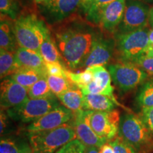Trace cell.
Here are the masks:
<instances>
[{
  "mask_svg": "<svg viewBox=\"0 0 153 153\" xmlns=\"http://www.w3.org/2000/svg\"><path fill=\"white\" fill-rule=\"evenodd\" d=\"M97 35L92 28L81 23H73L56 32L57 47L70 70L83 67Z\"/></svg>",
  "mask_w": 153,
  "mask_h": 153,
  "instance_id": "cell-1",
  "label": "cell"
},
{
  "mask_svg": "<svg viewBox=\"0 0 153 153\" xmlns=\"http://www.w3.org/2000/svg\"><path fill=\"white\" fill-rule=\"evenodd\" d=\"M118 135L138 153H145L153 146V135L141 116L126 113L120 118Z\"/></svg>",
  "mask_w": 153,
  "mask_h": 153,
  "instance_id": "cell-2",
  "label": "cell"
},
{
  "mask_svg": "<svg viewBox=\"0 0 153 153\" xmlns=\"http://www.w3.org/2000/svg\"><path fill=\"white\" fill-rule=\"evenodd\" d=\"M76 138L73 126L69 123L51 131L28 134L32 153H56L64 145Z\"/></svg>",
  "mask_w": 153,
  "mask_h": 153,
  "instance_id": "cell-3",
  "label": "cell"
},
{
  "mask_svg": "<svg viewBox=\"0 0 153 153\" xmlns=\"http://www.w3.org/2000/svg\"><path fill=\"white\" fill-rule=\"evenodd\" d=\"M14 30L19 47L40 54V47L49 30L42 21L34 15L19 17L14 23Z\"/></svg>",
  "mask_w": 153,
  "mask_h": 153,
  "instance_id": "cell-4",
  "label": "cell"
},
{
  "mask_svg": "<svg viewBox=\"0 0 153 153\" xmlns=\"http://www.w3.org/2000/svg\"><path fill=\"white\" fill-rule=\"evenodd\" d=\"M150 29L134 30L116 36V48L120 62L134 63L149 48Z\"/></svg>",
  "mask_w": 153,
  "mask_h": 153,
  "instance_id": "cell-5",
  "label": "cell"
},
{
  "mask_svg": "<svg viewBox=\"0 0 153 153\" xmlns=\"http://www.w3.org/2000/svg\"><path fill=\"white\" fill-rule=\"evenodd\" d=\"M107 70L115 85L123 92H127L142 85L148 74L136 65L131 62H117L108 65Z\"/></svg>",
  "mask_w": 153,
  "mask_h": 153,
  "instance_id": "cell-6",
  "label": "cell"
},
{
  "mask_svg": "<svg viewBox=\"0 0 153 153\" xmlns=\"http://www.w3.org/2000/svg\"><path fill=\"white\" fill-rule=\"evenodd\" d=\"M86 112L89 125L98 136L108 141L117 136L120 121V113L118 110L109 111L86 110Z\"/></svg>",
  "mask_w": 153,
  "mask_h": 153,
  "instance_id": "cell-7",
  "label": "cell"
},
{
  "mask_svg": "<svg viewBox=\"0 0 153 153\" xmlns=\"http://www.w3.org/2000/svg\"><path fill=\"white\" fill-rule=\"evenodd\" d=\"M150 9L138 0H128L126 2L124 16L118 26V33L144 29L149 23Z\"/></svg>",
  "mask_w": 153,
  "mask_h": 153,
  "instance_id": "cell-8",
  "label": "cell"
},
{
  "mask_svg": "<svg viewBox=\"0 0 153 153\" xmlns=\"http://www.w3.org/2000/svg\"><path fill=\"white\" fill-rule=\"evenodd\" d=\"M59 106L58 101L55 97L45 99H29L18 109L8 110V113L24 123H32Z\"/></svg>",
  "mask_w": 153,
  "mask_h": 153,
  "instance_id": "cell-9",
  "label": "cell"
},
{
  "mask_svg": "<svg viewBox=\"0 0 153 153\" xmlns=\"http://www.w3.org/2000/svg\"><path fill=\"white\" fill-rule=\"evenodd\" d=\"M28 89L10 78L4 79L1 83V109L16 110L29 99Z\"/></svg>",
  "mask_w": 153,
  "mask_h": 153,
  "instance_id": "cell-10",
  "label": "cell"
},
{
  "mask_svg": "<svg viewBox=\"0 0 153 153\" xmlns=\"http://www.w3.org/2000/svg\"><path fill=\"white\" fill-rule=\"evenodd\" d=\"M74 117L71 111L65 106H59L38 120L32 122L26 128L28 133L51 131L68 123Z\"/></svg>",
  "mask_w": 153,
  "mask_h": 153,
  "instance_id": "cell-11",
  "label": "cell"
},
{
  "mask_svg": "<svg viewBox=\"0 0 153 153\" xmlns=\"http://www.w3.org/2000/svg\"><path fill=\"white\" fill-rule=\"evenodd\" d=\"M115 47L116 42L114 40L105 38L97 34L83 67L87 68L106 65L113 56Z\"/></svg>",
  "mask_w": 153,
  "mask_h": 153,
  "instance_id": "cell-12",
  "label": "cell"
},
{
  "mask_svg": "<svg viewBox=\"0 0 153 153\" xmlns=\"http://www.w3.org/2000/svg\"><path fill=\"white\" fill-rule=\"evenodd\" d=\"M72 120V126L75 131L76 138L79 140L86 147H97L100 148L107 140L101 138L93 131L88 122L86 110H81L74 113Z\"/></svg>",
  "mask_w": 153,
  "mask_h": 153,
  "instance_id": "cell-13",
  "label": "cell"
},
{
  "mask_svg": "<svg viewBox=\"0 0 153 153\" xmlns=\"http://www.w3.org/2000/svg\"><path fill=\"white\" fill-rule=\"evenodd\" d=\"M89 68L94 73V78L92 82L80 89L82 92L106 95L111 98L115 99L114 97V89L111 85V76L108 70L102 65L93 66Z\"/></svg>",
  "mask_w": 153,
  "mask_h": 153,
  "instance_id": "cell-14",
  "label": "cell"
},
{
  "mask_svg": "<svg viewBox=\"0 0 153 153\" xmlns=\"http://www.w3.org/2000/svg\"><path fill=\"white\" fill-rule=\"evenodd\" d=\"M126 6V0H116L103 10L99 24L107 31L112 32L119 26L123 20Z\"/></svg>",
  "mask_w": 153,
  "mask_h": 153,
  "instance_id": "cell-15",
  "label": "cell"
},
{
  "mask_svg": "<svg viewBox=\"0 0 153 153\" xmlns=\"http://www.w3.org/2000/svg\"><path fill=\"white\" fill-rule=\"evenodd\" d=\"M81 0H48L44 4L50 16L54 20H62L80 7Z\"/></svg>",
  "mask_w": 153,
  "mask_h": 153,
  "instance_id": "cell-16",
  "label": "cell"
},
{
  "mask_svg": "<svg viewBox=\"0 0 153 153\" xmlns=\"http://www.w3.org/2000/svg\"><path fill=\"white\" fill-rule=\"evenodd\" d=\"M15 55L19 69H32L46 72L45 62L39 53L24 48L19 47L15 52Z\"/></svg>",
  "mask_w": 153,
  "mask_h": 153,
  "instance_id": "cell-17",
  "label": "cell"
},
{
  "mask_svg": "<svg viewBox=\"0 0 153 153\" xmlns=\"http://www.w3.org/2000/svg\"><path fill=\"white\" fill-rule=\"evenodd\" d=\"M116 104L119 105L116 99L106 95L91 93L84 94L83 110L109 111L114 109Z\"/></svg>",
  "mask_w": 153,
  "mask_h": 153,
  "instance_id": "cell-18",
  "label": "cell"
},
{
  "mask_svg": "<svg viewBox=\"0 0 153 153\" xmlns=\"http://www.w3.org/2000/svg\"><path fill=\"white\" fill-rule=\"evenodd\" d=\"M57 98L60 99L63 106L73 114L83 110L84 93L79 87L71 88L57 96Z\"/></svg>",
  "mask_w": 153,
  "mask_h": 153,
  "instance_id": "cell-19",
  "label": "cell"
},
{
  "mask_svg": "<svg viewBox=\"0 0 153 153\" xmlns=\"http://www.w3.org/2000/svg\"><path fill=\"white\" fill-rule=\"evenodd\" d=\"M17 43L14 30V25L9 20L1 18L0 24V48L1 50L16 52Z\"/></svg>",
  "mask_w": 153,
  "mask_h": 153,
  "instance_id": "cell-20",
  "label": "cell"
},
{
  "mask_svg": "<svg viewBox=\"0 0 153 153\" xmlns=\"http://www.w3.org/2000/svg\"><path fill=\"white\" fill-rule=\"evenodd\" d=\"M46 75V72L32 69L22 68L19 69L18 71L11 75V79L28 89L41 77Z\"/></svg>",
  "mask_w": 153,
  "mask_h": 153,
  "instance_id": "cell-21",
  "label": "cell"
},
{
  "mask_svg": "<svg viewBox=\"0 0 153 153\" xmlns=\"http://www.w3.org/2000/svg\"><path fill=\"white\" fill-rule=\"evenodd\" d=\"M0 153H32L30 143L16 137H1Z\"/></svg>",
  "mask_w": 153,
  "mask_h": 153,
  "instance_id": "cell-22",
  "label": "cell"
},
{
  "mask_svg": "<svg viewBox=\"0 0 153 153\" xmlns=\"http://www.w3.org/2000/svg\"><path fill=\"white\" fill-rule=\"evenodd\" d=\"M40 54L45 62L61 63L62 57L48 32L40 47Z\"/></svg>",
  "mask_w": 153,
  "mask_h": 153,
  "instance_id": "cell-23",
  "label": "cell"
},
{
  "mask_svg": "<svg viewBox=\"0 0 153 153\" xmlns=\"http://www.w3.org/2000/svg\"><path fill=\"white\" fill-rule=\"evenodd\" d=\"M19 70L17 65L15 52L1 50L0 51V76L4 79L9 75H12Z\"/></svg>",
  "mask_w": 153,
  "mask_h": 153,
  "instance_id": "cell-24",
  "label": "cell"
},
{
  "mask_svg": "<svg viewBox=\"0 0 153 153\" xmlns=\"http://www.w3.org/2000/svg\"><path fill=\"white\" fill-rule=\"evenodd\" d=\"M136 102L142 108L153 107V77L140 86L136 95Z\"/></svg>",
  "mask_w": 153,
  "mask_h": 153,
  "instance_id": "cell-25",
  "label": "cell"
},
{
  "mask_svg": "<svg viewBox=\"0 0 153 153\" xmlns=\"http://www.w3.org/2000/svg\"><path fill=\"white\" fill-rule=\"evenodd\" d=\"M28 94L30 99H45L54 97L48 83L46 76H43L28 89Z\"/></svg>",
  "mask_w": 153,
  "mask_h": 153,
  "instance_id": "cell-26",
  "label": "cell"
},
{
  "mask_svg": "<svg viewBox=\"0 0 153 153\" xmlns=\"http://www.w3.org/2000/svg\"><path fill=\"white\" fill-rule=\"evenodd\" d=\"M46 79L51 91L57 97L68 91V89L76 87L71 81L65 77L47 74Z\"/></svg>",
  "mask_w": 153,
  "mask_h": 153,
  "instance_id": "cell-27",
  "label": "cell"
},
{
  "mask_svg": "<svg viewBox=\"0 0 153 153\" xmlns=\"http://www.w3.org/2000/svg\"><path fill=\"white\" fill-rule=\"evenodd\" d=\"M65 74L66 77L79 89H82L92 82L94 78V73L89 68H86L84 71L79 73L72 72L66 69Z\"/></svg>",
  "mask_w": 153,
  "mask_h": 153,
  "instance_id": "cell-28",
  "label": "cell"
},
{
  "mask_svg": "<svg viewBox=\"0 0 153 153\" xmlns=\"http://www.w3.org/2000/svg\"><path fill=\"white\" fill-rule=\"evenodd\" d=\"M116 0H94L86 13L87 19L95 24H99L101 13L105 7Z\"/></svg>",
  "mask_w": 153,
  "mask_h": 153,
  "instance_id": "cell-29",
  "label": "cell"
},
{
  "mask_svg": "<svg viewBox=\"0 0 153 153\" xmlns=\"http://www.w3.org/2000/svg\"><path fill=\"white\" fill-rule=\"evenodd\" d=\"M115 153H138L133 147L125 142L119 135L109 141Z\"/></svg>",
  "mask_w": 153,
  "mask_h": 153,
  "instance_id": "cell-30",
  "label": "cell"
},
{
  "mask_svg": "<svg viewBox=\"0 0 153 153\" xmlns=\"http://www.w3.org/2000/svg\"><path fill=\"white\" fill-rule=\"evenodd\" d=\"M87 147L77 138L61 148L56 153H86Z\"/></svg>",
  "mask_w": 153,
  "mask_h": 153,
  "instance_id": "cell-31",
  "label": "cell"
},
{
  "mask_svg": "<svg viewBox=\"0 0 153 153\" xmlns=\"http://www.w3.org/2000/svg\"><path fill=\"white\" fill-rule=\"evenodd\" d=\"M0 10L1 14L8 15L13 19H16L17 6L14 0H0Z\"/></svg>",
  "mask_w": 153,
  "mask_h": 153,
  "instance_id": "cell-32",
  "label": "cell"
},
{
  "mask_svg": "<svg viewBox=\"0 0 153 153\" xmlns=\"http://www.w3.org/2000/svg\"><path fill=\"white\" fill-rule=\"evenodd\" d=\"M45 70L47 74L67 78L65 74L66 69L61 63L45 62Z\"/></svg>",
  "mask_w": 153,
  "mask_h": 153,
  "instance_id": "cell-33",
  "label": "cell"
},
{
  "mask_svg": "<svg viewBox=\"0 0 153 153\" xmlns=\"http://www.w3.org/2000/svg\"><path fill=\"white\" fill-rule=\"evenodd\" d=\"M133 64L136 65L140 68L144 70L148 74V76H153V57L143 55L137 59Z\"/></svg>",
  "mask_w": 153,
  "mask_h": 153,
  "instance_id": "cell-34",
  "label": "cell"
},
{
  "mask_svg": "<svg viewBox=\"0 0 153 153\" xmlns=\"http://www.w3.org/2000/svg\"><path fill=\"white\" fill-rule=\"evenodd\" d=\"M140 116L153 135V107L142 108Z\"/></svg>",
  "mask_w": 153,
  "mask_h": 153,
  "instance_id": "cell-35",
  "label": "cell"
},
{
  "mask_svg": "<svg viewBox=\"0 0 153 153\" xmlns=\"http://www.w3.org/2000/svg\"><path fill=\"white\" fill-rule=\"evenodd\" d=\"M99 153H115L114 148L111 143H106L99 148Z\"/></svg>",
  "mask_w": 153,
  "mask_h": 153,
  "instance_id": "cell-36",
  "label": "cell"
},
{
  "mask_svg": "<svg viewBox=\"0 0 153 153\" xmlns=\"http://www.w3.org/2000/svg\"><path fill=\"white\" fill-rule=\"evenodd\" d=\"M94 0H81V4H80V7L83 9L84 12L87 13V11L89 10V7L92 4Z\"/></svg>",
  "mask_w": 153,
  "mask_h": 153,
  "instance_id": "cell-37",
  "label": "cell"
},
{
  "mask_svg": "<svg viewBox=\"0 0 153 153\" xmlns=\"http://www.w3.org/2000/svg\"><path fill=\"white\" fill-rule=\"evenodd\" d=\"M86 153H99V148L97 147H87Z\"/></svg>",
  "mask_w": 153,
  "mask_h": 153,
  "instance_id": "cell-38",
  "label": "cell"
},
{
  "mask_svg": "<svg viewBox=\"0 0 153 153\" xmlns=\"http://www.w3.org/2000/svg\"><path fill=\"white\" fill-rule=\"evenodd\" d=\"M153 46V28L149 31V48Z\"/></svg>",
  "mask_w": 153,
  "mask_h": 153,
  "instance_id": "cell-39",
  "label": "cell"
},
{
  "mask_svg": "<svg viewBox=\"0 0 153 153\" xmlns=\"http://www.w3.org/2000/svg\"><path fill=\"white\" fill-rule=\"evenodd\" d=\"M149 24L150 26L153 28V7L150 9V16H149Z\"/></svg>",
  "mask_w": 153,
  "mask_h": 153,
  "instance_id": "cell-40",
  "label": "cell"
},
{
  "mask_svg": "<svg viewBox=\"0 0 153 153\" xmlns=\"http://www.w3.org/2000/svg\"><path fill=\"white\" fill-rule=\"evenodd\" d=\"M147 57H153V46H151L148 49V51L145 53V55Z\"/></svg>",
  "mask_w": 153,
  "mask_h": 153,
  "instance_id": "cell-41",
  "label": "cell"
},
{
  "mask_svg": "<svg viewBox=\"0 0 153 153\" xmlns=\"http://www.w3.org/2000/svg\"><path fill=\"white\" fill-rule=\"evenodd\" d=\"M48 0H36V1L37 3L39 4H45Z\"/></svg>",
  "mask_w": 153,
  "mask_h": 153,
  "instance_id": "cell-42",
  "label": "cell"
},
{
  "mask_svg": "<svg viewBox=\"0 0 153 153\" xmlns=\"http://www.w3.org/2000/svg\"><path fill=\"white\" fill-rule=\"evenodd\" d=\"M147 1H152L153 0H147Z\"/></svg>",
  "mask_w": 153,
  "mask_h": 153,
  "instance_id": "cell-43",
  "label": "cell"
}]
</instances>
